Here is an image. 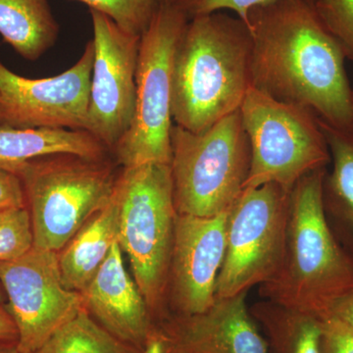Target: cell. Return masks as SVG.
Masks as SVG:
<instances>
[{
	"label": "cell",
	"mask_w": 353,
	"mask_h": 353,
	"mask_svg": "<svg viewBox=\"0 0 353 353\" xmlns=\"http://www.w3.org/2000/svg\"><path fill=\"white\" fill-rule=\"evenodd\" d=\"M58 34L48 0H0V34L20 57L38 60L54 46Z\"/></svg>",
	"instance_id": "obj_19"
},
{
	"label": "cell",
	"mask_w": 353,
	"mask_h": 353,
	"mask_svg": "<svg viewBox=\"0 0 353 353\" xmlns=\"http://www.w3.org/2000/svg\"><path fill=\"white\" fill-rule=\"evenodd\" d=\"M290 192L266 183L243 190L230 208L226 252L215 297L248 292L277 273L285 252Z\"/></svg>",
	"instance_id": "obj_9"
},
{
	"label": "cell",
	"mask_w": 353,
	"mask_h": 353,
	"mask_svg": "<svg viewBox=\"0 0 353 353\" xmlns=\"http://www.w3.org/2000/svg\"><path fill=\"white\" fill-rule=\"evenodd\" d=\"M188 23L178 6H159L141 34L134 120L112 150L124 168L171 163L173 60Z\"/></svg>",
	"instance_id": "obj_8"
},
{
	"label": "cell",
	"mask_w": 353,
	"mask_h": 353,
	"mask_svg": "<svg viewBox=\"0 0 353 353\" xmlns=\"http://www.w3.org/2000/svg\"><path fill=\"white\" fill-rule=\"evenodd\" d=\"M277 1L280 0H181L176 6L180 7L189 20L196 16L229 10L246 23L248 13L253 8ZM306 1L312 3L313 0Z\"/></svg>",
	"instance_id": "obj_25"
},
{
	"label": "cell",
	"mask_w": 353,
	"mask_h": 353,
	"mask_svg": "<svg viewBox=\"0 0 353 353\" xmlns=\"http://www.w3.org/2000/svg\"><path fill=\"white\" fill-rule=\"evenodd\" d=\"M31 216L34 246L59 252L110 201L117 176L104 158L48 155L16 172Z\"/></svg>",
	"instance_id": "obj_5"
},
{
	"label": "cell",
	"mask_w": 353,
	"mask_h": 353,
	"mask_svg": "<svg viewBox=\"0 0 353 353\" xmlns=\"http://www.w3.org/2000/svg\"><path fill=\"white\" fill-rule=\"evenodd\" d=\"M113 20L121 29L141 37L152 22L157 0H76Z\"/></svg>",
	"instance_id": "obj_22"
},
{
	"label": "cell",
	"mask_w": 353,
	"mask_h": 353,
	"mask_svg": "<svg viewBox=\"0 0 353 353\" xmlns=\"http://www.w3.org/2000/svg\"><path fill=\"white\" fill-rule=\"evenodd\" d=\"M319 123L333 165L323 180V208L334 236L353 259V126Z\"/></svg>",
	"instance_id": "obj_17"
},
{
	"label": "cell",
	"mask_w": 353,
	"mask_h": 353,
	"mask_svg": "<svg viewBox=\"0 0 353 353\" xmlns=\"http://www.w3.org/2000/svg\"><path fill=\"white\" fill-rule=\"evenodd\" d=\"M34 246L31 216L27 208L0 212V263L22 256Z\"/></svg>",
	"instance_id": "obj_23"
},
{
	"label": "cell",
	"mask_w": 353,
	"mask_h": 353,
	"mask_svg": "<svg viewBox=\"0 0 353 353\" xmlns=\"http://www.w3.org/2000/svg\"><path fill=\"white\" fill-rule=\"evenodd\" d=\"M181 0H157L159 6H176Z\"/></svg>",
	"instance_id": "obj_32"
},
{
	"label": "cell",
	"mask_w": 353,
	"mask_h": 353,
	"mask_svg": "<svg viewBox=\"0 0 353 353\" xmlns=\"http://www.w3.org/2000/svg\"><path fill=\"white\" fill-rule=\"evenodd\" d=\"M246 296L215 297L204 312L176 315L159 331L166 347L182 353H269Z\"/></svg>",
	"instance_id": "obj_14"
},
{
	"label": "cell",
	"mask_w": 353,
	"mask_h": 353,
	"mask_svg": "<svg viewBox=\"0 0 353 353\" xmlns=\"http://www.w3.org/2000/svg\"><path fill=\"white\" fill-rule=\"evenodd\" d=\"M141 353H166V343L159 331L155 329L150 341L146 343L145 350Z\"/></svg>",
	"instance_id": "obj_30"
},
{
	"label": "cell",
	"mask_w": 353,
	"mask_h": 353,
	"mask_svg": "<svg viewBox=\"0 0 353 353\" xmlns=\"http://www.w3.org/2000/svg\"><path fill=\"white\" fill-rule=\"evenodd\" d=\"M263 330L269 353H322V320L262 299L250 307Z\"/></svg>",
	"instance_id": "obj_20"
},
{
	"label": "cell",
	"mask_w": 353,
	"mask_h": 353,
	"mask_svg": "<svg viewBox=\"0 0 353 353\" xmlns=\"http://www.w3.org/2000/svg\"><path fill=\"white\" fill-rule=\"evenodd\" d=\"M85 309L109 333L143 352L153 332L152 313L136 281L125 268L118 241L88 287Z\"/></svg>",
	"instance_id": "obj_15"
},
{
	"label": "cell",
	"mask_w": 353,
	"mask_h": 353,
	"mask_svg": "<svg viewBox=\"0 0 353 353\" xmlns=\"http://www.w3.org/2000/svg\"><path fill=\"white\" fill-rule=\"evenodd\" d=\"M322 353H353V330L334 317L322 320Z\"/></svg>",
	"instance_id": "obj_26"
},
{
	"label": "cell",
	"mask_w": 353,
	"mask_h": 353,
	"mask_svg": "<svg viewBox=\"0 0 353 353\" xmlns=\"http://www.w3.org/2000/svg\"><path fill=\"white\" fill-rule=\"evenodd\" d=\"M352 115H353V85H352Z\"/></svg>",
	"instance_id": "obj_34"
},
{
	"label": "cell",
	"mask_w": 353,
	"mask_h": 353,
	"mask_svg": "<svg viewBox=\"0 0 353 353\" xmlns=\"http://www.w3.org/2000/svg\"><path fill=\"white\" fill-rule=\"evenodd\" d=\"M94 44L59 75L29 79L0 59V127L87 131Z\"/></svg>",
	"instance_id": "obj_11"
},
{
	"label": "cell",
	"mask_w": 353,
	"mask_h": 353,
	"mask_svg": "<svg viewBox=\"0 0 353 353\" xmlns=\"http://www.w3.org/2000/svg\"><path fill=\"white\" fill-rule=\"evenodd\" d=\"M240 111L252 152L243 190L277 183L292 190L304 176L331 163L319 118L310 109L252 87Z\"/></svg>",
	"instance_id": "obj_7"
},
{
	"label": "cell",
	"mask_w": 353,
	"mask_h": 353,
	"mask_svg": "<svg viewBox=\"0 0 353 353\" xmlns=\"http://www.w3.org/2000/svg\"><path fill=\"white\" fill-rule=\"evenodd\" d=\"M171 150L176 213L212 217L229 210L243 192L252 163L241 111L201 132L174 125Z\"/></svg>",
	"instance_id": "obj_6"
},
{
	"label": "cell",
	"mask_w": 353,
	"mask_h": 353,
	"mask_svg": "<svg viewBox=\"0 0 353 353\" xmlns=\"http://www.w3.org/2000/svg\"><path fill=\"white\" fill-rule=\"evenodd\" d=\"M327 168L311 172L290 192L284 255L263 299L326 319L353 289V259L332 231L322 201Z\"/></svg>",
	"instance_id": "obj_3"
},
{
	"label": "cell",
	"mask_w": 353,
	"mask_h": 353,
	"mask_svg": "<svg viewBox=\"0 0 353 353\" xmlns=\"http://www.w3.org/2000/svg\"><path fill=\"white\" fill-rule=\"evenodd\" d=\"M328 317L336 318L353 330V289L336 301Z\"/></svg>",
	"instance_id": "obj_29"
},
{
	"label": "cell",
	"mask_w": 353,
	"mask_h": 353,
	"mask_svg": "<svg viewBox=\"0 0 353 353\" xmlns=\"http://www.w3.org/2000/svg\"><path fill=\"white\" fill-rule=\"evenodd\" d=\"M115 192L118 243L150 313H158L167 297L176 217L170 164L124 168Z\"/></svg>",
	"instance_id": "obj_4"
},
{
	"label": "cell",
	"mask_w": 353,
	"mask_h": 353,
	"mask_svg": "<svg viewBox=\"0 0 353 353\" xmlns=\"http://www.w3.org/2000/svg\"><path fill=\"white\" fill-rule=\"evenodd\" d=\"M228 214L212 217L178 214L169 271L167 296L176 315L208 310L227 245Z\"/></svg>",
	"instance_id": "obj_13"
},
{
	"label": "cell",
	"mask_w": 353,
	"mask_h": 353,
	"mask_svg": "<svg viewBox=\"0 0 353 353\" xmlns=\"http://www.w3.org/2000/svg\"><path fill=\"white\" fill-rule=\"evenodd\" d=\"M34 353H141L116 338L85 309L55 332Z\"/></svg>",
	"instance_id": "obj_21"
},
{
	"label": "cell",
	"mask_w": 353,
	"mask_h": 353,
	"mask_svg": "<svg viewBox=\"0 0 353 353\" xmlns=\"http://www.w3.org/2000/svg\"><path fill=\"white\" fill-rule=\"evenodd\" d=\"M90 11L94 57L87 132L112 152L134 120L141 37L121 29L104 14Z\"/></svg>",
	"instance_id": "obj_12"
},
{
	"label": "cell",
	"mask_w": 353,
	"mask_h": 353,
	"mask_svg": "<svg viewBox=\"0 0 353 353\" xmlns=\"http://www.w3.org/2000/svg\"><path fill=\"white\" fill-rule=\"evenodd\" d=\"M18 330L0 292V343H17Z\"/></svg>",
	"instance_id": "obj_28"
},
{
	"label": "cell",
	"mask_w": 353,
	"mask_h": 353,
	"mask_svg": "<svg viewBox=\"0 0 353 353\" xmlns=\"http://www.w3.org/2000/svg\"><path fill=\"white\" fill-rule=\"evenodd\" d=\"M323 24L353 60V0H313Z\"/></svg>",
	"instance_id": "obj_24"
},
{
	"label": "cell",
	"mask_w": 353,
	"mask_h": 353,
	"mask_svg": "<svg viewBox=\"0 0 353 353\" xmlns=\"http://www.w3.org/2000/svg\"><path fill=\"white\" fill-rule=\"evenodd\" d=\"M0 353H22L17 343H0Z\"/></svg>",
	"instance_id": "obj_31"
},
{
	"label": "cell",
	"mask_w": 353,
	"mask_h": 353,
	"mask_svg": "<svg viewBox=\"0 0 353 353\" xmlns=\"http://www.w3.org/2000/svg\"><path fill=\"white\" fill-rule=\"evenodd\" d=\"M248 25L219 11L189 20L173 60L172 118L201 132L240 110L252 81Z\"/></svg>",
	"instance_id": "obj_2"
},
{
	"label": "cell",
	"mask_w": 353,
	"mask_h": 353,
	"mask_svg": "<svg viewBox=\"0 0 353 353\" xmlns=\"http://www.w3.org/2000/svg\"><path fill=\"white\" fill-rule=\"evenodd\" d=\"M0 283L18 330L17 347L34 353L85 309L82 294L62 282L58 252L32 246L22 256L0 263Z\"/></svg>",
	"instance_id": "obj_10"
},
{
	"label": "cell",
	"mask_w": 353,
	"mask_h": 353,
	"mask_svg": "<svg viewBox=\"0 0 353 353\" xmlns=\"http://www.w3.org/2000/svg\"><path fill=\"white\" fill-rule=\"evenodd\" d=\"M252 88L310 109L332 126H353L345 51L312 3L280 0L250 11Z\"/></svg>",
	"instance_id": "obj_1"
},
{
	"label": "cell",
	"mask_w": 353,
	"mask_h": 353,
	"mask_svg": "<svg viewBox=\"0 0 353 353\" xmlns=\"http://www.w3.org/2000/svg\"><path fill=\"white\" fill-rule=\"evenodd\" d=\"M166 353H182L176 352V350H171V348H167L166 347Z\"/></svg>",
	"instance_id": "obj_33"
},
{
	"label": "cell",
	"mask_w": 353,
	"mask_h": 353,
	"mask_svg": "<svg viewBox=\"0 0 353 353\" xmlns=\"http://www.w3.org/2000/svg\"><path fill=\"white\" fill-rule=\"evenodd\" d=\"M108 150L87 131L0 127V169L14 174L37 158L75 154L99 159L106 157Z\"/></svg>",
	"instance_id": "obj_18"
},
{
	"label": "cell",
	"mask_w": 353,
	"mask_h": 353,
	"mask_svg": "<svg viewBox=\"0 0 353 353\" xmlns=\"http://www.w3.org/2000/svg\"><path fill=\"white\" fill-rule=\"evenodd\" d=\"M19 208H27L22 182L12 172L0 169V212Z\"/></svg>",
	"instance_id": "obj_27"
},
{
	"label": "cell",
	"mask_w": 353,
	"mask_h": 353,
	"mask_svg": "<svg viewBox=\"0 0 353 353\" xmlns=\"http://www.w3.org/2000/svg\"><path fill=\"white\" fill-rule=\"evenodd\" d=\"M119 202L115 190L110 201L58 252L62 282L70 290L82 292L118 241Z\"/></svg>",
	"instance_id": "obj_16"
}]
</instances>
